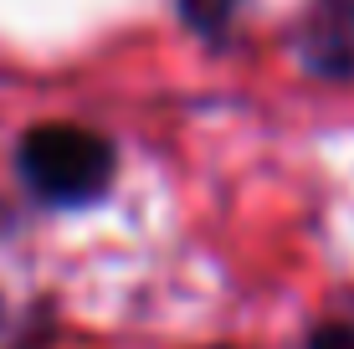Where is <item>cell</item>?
Here are the masks:
<instances>
[{
	"label": "cell",
	"mask_w": 354,
	"mask_h": 349,
	"mask_svg": "<svg viewBox=\"0 0 354 349\" xmlns=\"http://www.w3.org/2000/svg\"><path fill=\"white\" fill-rule=\"evenodd\" d=\"M236 6H241V0H180V16H185L195 31L221 36L231 26V16H236Z\"/></svg>",
	"instance_id": "obj_2"
},
{
	"label": "cell",
	"mask_w": 354,
	"mask_h": 349,
	"mask_svg": "<svg viewBox=\"0 0 354 349\" xmlns=\"http://www.w3.org/2000/svg\"><path fill=\"white\" fill-rule=\"evenodd\" d=\"M313 349H354V329L349 323H328L313 334Z\"/></svg>",
	"instance_id": "obj_3"
},
{
	"label": "cell",
	"mask_w": 354,
	"mask_h": 349,
	"mask_svg": "<svg viewBox=\"0 0 354 349\" xmlns=\"http://www.w3.org/2000/svg\"><path fill=\"white\" fill-rule=\"evenodd\" d=\"M16 160H21V175L31 180V190H41L57 206H88L113 180L108 139H97L93 129H77V124H36L21 139Z\"/></svg>",
	"instance_id": "obj_1"
}]
</instances>
